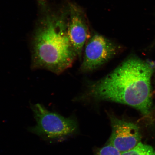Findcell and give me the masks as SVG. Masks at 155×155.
<instances>
[{"mask_svg":"<svg viewBox=\"0 0 155 155\" xmlns=\"http://www.w3.org/2000/svg\"><path fill=\"white\" fill-rule=\"evenodd\" d=\"M77 55L61 24L48 19L34 38L32 68L59 74L72 65Z\"/></svg>","mask_w":155,"mask_h":155,"instance_id":"7a4b0ae2","label":"cell"},{"mask_svg":"<svg viewBox=\"0 0 155 155\" xmlns=\"http://www.w3.org/2000/svg\"><path fill=\"white\" fill-rule=\"evenodd\" d=\"M110 120L112 133L109 144L122 153L131 150L140 142V130L135 124L113 115L110 117Z\"/></svg>","mask_w":155,"mask_h":155,"instance_id":"5b68a950","label":"cell"},{"mask_svg":"<svg viewBox=\"0 0 155 155\" xmlns=\"http://www.w3.org/2000/svg\"></svg>","mask_w":155,"mask_h":155,"instance_id":"9c48e42d","label":"cell"},{"mask_svg":"<svg viewBox=\"0 0 155 155\" xmlns=\"http://www.w3.org/2000/svg\"><path fill=\"white\" fill-rule=\"evenodd\" d=\"M97 155H121V153L115 147L108 144L101 149Z\"/></svg>","mask_w":155,"mask_h":155,"instance_id":"ba28073f","label":"cell"},{"mask_svg":"<svg viewBox=\"0 0 155 155\" xmlns=\"http://www.w3.org/2000/svg\"><path fill=\"white\" fill-rule=\"evenodd\" d=\"M152 64L135 56L127 58L109 74L89 87L95 99L125 104L149 115L152 107Z\"/></svg>","mask_w":155,"mask_h":155,"instance_id":"6da1fadb","label":"cell"},{"mask_svg":"<svg viewBox=\"0 0 155 155\" xmlns=\"http://www.w3.org/2000/svg\"><path fill=\"white\" fill-rule=\"evenodd\" d=\"M67 34L70 41L79 58L81 57L83 46L89 38L88 26L81 13L71 9L70 20Z\"/></svg>","mask_w":155,"mask_h":155,"instance_id":"8992f818","label":"cell"},{"mask_svg":"<svg viewBox=\"0 0 155 155\" xmlns=\"http://www.w3.org/2000/svg\"><path fill=\"white\" fill-rule=\"evenodd\" d=\"M118 46L100 35L89 40L85 49L81 70L88 72L94 70L111 59L118 53Z\"/></svg>","mask_w":155,"mask_h":155,"instance_id":"277c9868","label":"cell"},{"mask_svg":"<svg viewBox=\"0 0 155 155\" xmlns=\"http://www.w3.org/2000/svg\"><path fill=\"white\" fill-rule=\"evenodd\" d=\"M36 125L30 129L38 135L48 139H56L71 134L77 129L76 122L48 111L43 106L36 104L32 107Z\"/></svg>","mask_w":155,"mask_h":155,"instance_id":"3957f363","label":"cell"},{"mask_svg":"<svg viewBox=\"0 0 155 155\" xmlns=\"http://www.w3.org/2000/svg\"><path fill=\"white\" fill-rule=\"evenodd\" d=\"M121 155H155V150L150 145L140 141L131 150L122 153Z\"/></svg>","mask_w":155,"mask_h":155,"instance_id":"52a82bcc","label":"cell"}]
</instances>
